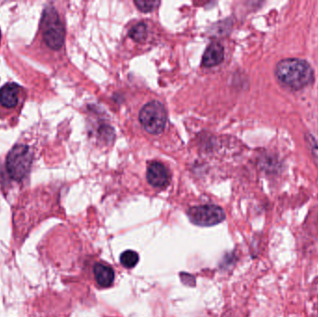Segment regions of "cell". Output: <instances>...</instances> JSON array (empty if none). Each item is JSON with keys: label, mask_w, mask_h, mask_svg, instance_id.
Segmentation results:
<instances>
[{"label": "cell", "mask_w": 318, "mask_h": 317, "mask_svg": "<svg viewBox=\"0 0 318 317\" xmlns=\"http://www.w3.org/2000/svg\"><path fill=\"white\" fill-rule=\"evenodd\" d=\"M275 75L284 87L295 91L306 88L314 81L313 67L302 59L286 58L279 61L275 68Z\"/></svg>", "instance_id": "cell-1"}, {"label": "cell", "mask_w": 318, "mask_h": 317, "mask_svg": "<svg viewBox=\"0 0 318 317\" xmlns=\"http://www.w3.org/2000/svg\"><path fill=\"white\" fill-rule=\"evenodd\" d=\"M40 30L44 42L53 50H59L64 46L65 31L58 12L53 7H48L43 12Z\"/></svg>", "instance_id": "cell-2"}, {"label": "cell", "mask_w": 318, "mask_h": 317, "mask_svg": "<svg viewBox=\"0 0 318 317\" xmlns=\"http://www.w3.org/2000/svg\"><path fill=\"white\" fill-rule=\"evenodd\" d=\"M33 155L30 149L24 144H18L11 149L7 156V170L11 179L21 181L30 171Z\"/></svg>", "instance_id": "cell-3"}, {"label": "cell", "mask_w": 318, "mask_h": 317, "mask_svg": "<svg viewBox=\"0 0 318 317\" xmlns=\"http://www.w3.org/2000/svg\"><path fill=\"white\" fill-rule=\"evenodd\" d=\"M167 117L165 106L157 100H153L143 106L140 112L139 119L147 133L158 135L164 131Z\"/></svg>", "instance_id": "cell-4"}, {"label": "cell", "mask_w": 318, "mask_h": 317, "mask_svg": "<svg viewBox=\"0 0 318 317\" xmlns=\"http://www.w3.org/2000/svg\"><path fill=\"white\" fill-rule=\"evenodd\" d=\"M188 217L198 226H213L223 222L225 213L222 207L215 205L193 206L188 210Z\"/></svg>", "instance_id": "cell-5"}, {"label": "cell", "mask_w": 318, "mask_h": 317, "mask_svg": "<svg viewBox=\"0 0 318 317\" xmlns=\"http://www.w3.org/2000/svg\"><path fill=\"white\" fill-rule=\"evenodd\" d=\"M149 183L155 188H163L169 184L170 173L164 165L159 162H152L149 165L146 173Z\"/></svg>", "instance_id": "cell-6"}, {"label": "cell", "mask_w": 318, "mask_h": 317, "mask_svg": "<svg viewBox=\"0 0 318 317\" xmlns=\"http://www.w3.org/2000/svg\"><path fill=\"white\" fill-rule=\"evenodd\" d=\"M21 89L18 85L9 83L0 89V104L8 108H15L21 100Z\"/></svg>", "instance_id": "cell-7"}, {"label": "cell", "mask_w": 318, "mask_h": 317, "mask_svg": "<svg viewBox=\"0 0 318 317\" xmlns=\"http://www.w3.org/2000/svg\"><path fill=\"white\" fill-rule=\"evenodd\" d=\"M224 59V49L220 43L208 45L202 58V64L205 67H213L221 64Z\"/></svg>", "instance_id": "cell-8"}, {"label": "cell", "mask_w": 318, "mask_h": 317, "mask_svg": "<svg viewBox=\"0 0 318 317\" xmlns=\"http://www.w3.org/2000/svg\"><path fill=\"white\" fill-rule=\"evenodd\" d=\"M96 282L101 287L110 286L115 279V273L109 265L96 263L94 266Z\"/></svg>", "instance_id": "cell-9"}, {"label": "cell", "mask_w": 318, "mask_h": 317, "mask_svg": "<svg viewBox=\"0 0 318 317\" xmlns=\"http://www.w3.org/2000/svg\"><path fill=\"white\" fill-rule=\"evenodd\" d=\"M128 36L135 42H143L147 37V25L144 22H140L129 30Z\"/></svg>", "instance_id": "cell-10"}, {"label": "cell", "mask_w": 318, "mask_h": 317, "mask_svg": "<svg viewBox=\"0 0 318 317\" xmlns=\"http://www.w3.org/2000/svg\"><path fill=\"white\" fill-rule=\"evenodd\" d=\"M139 255L133 250H127L120 256V262L126 268H133L138 263Z\"/></svg>", "instance_id": "cell-11"}, {"label": "cell", "mask_w": 318, "mask_h": 317, "mask_svg": "<svg viewBox=\"0 0 318 317\" xmlns=\"http://www.w3.org/2000/svg\"><path fill=\"white\" fill-rule=\"evenodd\" d=\"M134 4L138 8L139 11L142 12H150L154 11L155 8H157L160 5L158 1H134Z\"/></svg>", "instance_id": "cell-12"}, {"label": "cell", "mask_w": 318, "mask_h": 317, "mask_svg": "<svg viewBox=\"0 0 318 317\" xmlns=\"http://www.w3.org/2000/svg\"><path fill=\"white\" fill-rule=\"evenodd\" d=\"M306 142L308 143V146L309 149L311 151L312 153V156H313V160L315 162V164L317 165L318 167V143L317 141L311 135L306 136Z\"/></svg>", "instance_id": "cell-13"}, {"label": "cell", "mask_w": 318, "mask_h": 317, "mask_svg": "<svg viewBox=\"0 0 318 317\" xmlns=\"http://www.w3.org/2000/svg\"><path fill=\"white\" fill-rule=\"evenodd\" d=\"M6 179H7V178H6L5 171L3 170L2 167L0 166V186L5 184Z\"/></svg>", "instance_id": "cell-14"}, {"label": "cell", "mask_w": 318, "mask_h": 317, "mask_svg": "<svg viewBox=\"0 0 318 317\" xmlns=\"http://www.w3.org/2000/svg\"><path fill=\"white\" fill-rule=\"evenodd\" d=\"M0 39H1V33H0Z\"/></svg>", "instance_id": "cell-15"}]
</instances>
